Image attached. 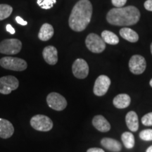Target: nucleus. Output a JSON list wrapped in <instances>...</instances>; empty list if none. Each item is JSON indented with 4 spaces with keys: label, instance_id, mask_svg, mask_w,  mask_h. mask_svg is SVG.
<instances>
[{
    "label": "nucleus",
    "instance_id": "19",
    "mask_svg": "<svg viewBox=\"0 0 152 152\" xmlns=\"http://www.w3.org/2000/svg\"><path fill=\"white\" fill-rule=\"evenodd\" d=\"M120 35L123 39L130 42H136L139 39V35L135 31L128 28H123L120 30Z\"/></svg>",
    "mask_w": 152,
    "mask_h": 152
},
{
    "label": "nucleus",
    "instance_id": "31",
    "mask_svg": "<svg viewBox=\"0 0 152 152\" xmlns=\"http://www.w3.org/2000/svg\"><path fill=\"white\" fill-rule=\"evenodd\" d=\"M146 152H152V145L147 148V149L146 150Z\"/></svg>",
    "mask_w": 152,
    "mask_h": 152
},
{
    "label": "nucleus",
    "instance_id": "15",
    "mask_svg": "<svg viewBox=\"0 0 152 152\" xmlns=\"http://www.w3.org/2000/svg\"><path fill=\"white\" fill-rule=\"evenodd\" d=\"M101 144L106 149L112 152H118L122 149L121 144L115 139L104 137L101 140Z\"/></svg>",
    "mask_w": 152,
    "mask_h": 152
},
{
    "label": "nucleus",
    "instance_id": "18",
    "mask_svg": "<svg viewBox=\"0 0 152 152\" xmlns=\"http://www.w3.org/2000/svg\"><path fill=\"white\" fill-rule=\"evenodd\" d=\"M54 28L52 25L49 23H44L40 28L38 37L42 41H47L51 39L54 35Z\"/></svg>",
    "mask_w": 152,
    "mask_h": 152
},
{
    "label": "nucleus",
    "instance_id": "1",
    "mask_svg": "<svg viewBox=\"0 0 152 152\" xmlns=\"http://www.w3.org/2000/svg\"><path fill=\"white\" fill-rule=\"evenodd\" d=\"M92 10V5L89 0H80L74 6L70 15V28L75 32L84 30L90 23Z\"/></svg>",
    "mask_w": 152,
    "mask_h": 152
},
{
    "label": "nucleus",
    "instance_id": "13",
    "mask_svg": "<svg viewBox=\"0 0 152 152\" xmlns=\"http://www.w3.org/2000/svg\"><path fill=\"white\" fill-rule=\"evenodd\" d=\"M92 125L96 130L102 132H109L111 130V125L103 115H98L93 118Z\"/></svg>",
    "mask_w": 152,
    "mask_h": 152
},
{
    "label": "nucleus",
    "instance_id": "14",
    "mask_svg": "<svg viewBox=\"0 0 152 152\" xmlns=\"http://www.w3.org/2000/svg\"><path fill=\"white\" fill-rule=\"evenodd\" d=\"M14 128L10 121L4 118H0V137L8 139L13 135Z\"/></svg>",
    "mask_w": 152,
    "mask_h": 152
},
{
    "label": "nucleus",
    "instance_id": "20",
    "mask_svg": "<svg viewBox=\"0 0 152 152\" xmlns=\"http://www.w3.org/2000/svg\"><path fill=\"white\" fill-rule=\"evenodd\" d=\"M102 38L104 42L111 45H115L119 42V39L115 33L109 30H104L102 33Z\"/></svg>",
    "mask_w": 152,
    "mask_h": 152
},
{
    "label": "nucleus",
    "instance_id": "25",
    "mask_svg": "<svg viewBox=\"0 0 152 152\" xmlns=\"http://www.w3.org/2000/svg\"><path fill=\"white\" fill-rule=\"evenodd\" d=\"M142 123L146 126H152V112L145 114L142 118Z\"/></svg>",
    "mask_w": 152,
    "mask_h": 152
},
{
    "label": "nucleus",
    "instance_id": "16",
    "mask_svg": "<svg viewBox=\"0 0 152 152\" xmlns=\"http://www.w3.org/2000/svg\"><path fill=\"white\" fill-rule=\"evenodd\" d=\"M131 103V98L127 94H120L114 97L113 104L114 106L117 109H126L130 106Z\"/></svg>",
    "mask_w": 152,
    "mask_h": 152
},
{
    "label": "nucleus",
    "instance_id": "28",
    "mask_svg": "<svg viewBox=\"0 0 152 152\" xmlns=\"http://www.w3.org/2000/svg\"><path fill=\"white\" fill-rule=\"evenodd\" d=\"M16 20L18 24L21 25V26H26V25L28 24V22L26 21V20H24L21 17H20V16H16Z\"/></svg>",
    "mask_w": 152,
    "mask_h": 152
},
{
    "label": "nucleus",
    "instance_id": "2",
    "mask_svg": "<svg viewBox=\"0 0 152 152\" xmlns=\"http://www.w3.org/2000/svg\"><path fill=\"white\" fill-rule=\"evenodd\" d=\"M140 18V11L133 6L112 9L106 15L109 23L119 26H132L139 21Z\"/></svg>",
    "mask_w": 152,
    "mask_h": 152
},
{
    "label": "nucleus",
    "instance_id": "26",
    "mask_svg": "<svg viewBox=\"0 0 152 152\" xmlns=\"http://www.w3.org/2000/svg\"><path fill=\"white\" fill-rule=\"evenodd\" d=\"M111 2L115 8H121L127 2V0H111Z\"/></svg>",
    "mask_w": 152,
    "mask_h": 152
},
{
    "label": "nucleus",
    "instance_id": "33",
    "mask_svg": "<svg viewBox=\"0 0 152 152\" xmlns=\"http://www.w3.org/2000/svg\"><path fill=\"white\" fill-rule=\"evenodd\" d=\"M151 54H152V43L151 44Z\"/></svg>",
    "mask_w": 152,
    "mask_h": 152
},
{
    "label": "nucleus",
    "instance_id": "5",
    "mask_svg": "<svg viewBox=\"0 0 152 152\" xmlns=\"http://www.w3.org/2000/svg\"><path fill=\"white\" fill-rule=\"evenodd\" d=\"M87 49L93 53H102L106 48V43L102 37L95 33H90L85 39Z\"/></svg>",
    "mask_w": 152,
    "mask_h": 152
},
{
    "label": "nucleus",
    "instance_id": "9",
    "mask_svg": "<svg viewBox=\"0 0 152 152\" xmlns=\"http://www.w3.org/2000/svg\"><path fill=\"white\" fill-rule=\"evenodd\" d=\"M147 67L145 58L140 55H134L129 61V68L131 73L134 75L143 73Z\"/></svg>",
    "mask_w": 152,
    "mask_h": 152
},
{
    "label": "nucleus",
    "instance_id": "21",
    "mask_svg": "<svg viewBox=\"0 0 152 152\" xmlns=\"http://www.w3.org/2000/svg\"><path fill=\"white\" fill-rule=\"evenodd\" d=\"M121 140H122L123 143L124 144L125 148L130 149L134 147V144H135V140H134V135L131 132H123L122 135H121Z\"/></svg>",
    "mask_w": 152,
    "mask_h": 152
},
{
    "label": "nucleus",
    "instance_id": "24",
    "mask_svg": "<svg viewBox=\"0 0 152 152\" xmlns=\"http://www.w3.org/2000/svg\"><path fill=\"white\" fill-rule=\"evenodd\" d=\"M140 137L143 141H152V129H146L141 131Z\"/></svg>",
    "mask_w": 152,
    "mask_h": 152
},
{
    "label": "nucleus",
    "instance_id": "7",
    "mask_svg": "<svg viewBox=\"0 0 152 152\" xmlns=\"http://www.w3.org/2000/svg\"><path fill=\"white\" fill-rule=\"evenodd\" d=\"M47 103L49 107L58 111L65 109L68 104L65 97L56 92H52L48 94L47 97Z\"/></svg>",
    "mask_w": 152,
    "mask_h": 152
},
{
    "label": "nucleus",
    "instance_id": "10",
    "mask_svg": "<svg viewBox=\"0 0 152 152\" xmlns=\"http://www.w3.org/2000/svg\"><path fill=\"white\" fill-rule=\"evenodd\" d=\"M111 85V80L108 76L102 75L96 78L94 83L93 92L96 96H102L106 94Z\"/></svg>",
    "mask_w": 152,
    "mask_h": 152
},
{
    "label": "nucleus",
    "instance_id": "8",
    "mask_svg": "<svg viewBox=\"0 0 152 152\" xmlns=\"http://www.w3.org/2000/svg\"><path fill=\"white\" fill-rule=\"evenodd\" d=\"M19 86L18 80L12 75L0 77V93L9 94L12 91L16 90Z\"/></svg>",
    "mask_w": 152,
    "mask_h": 152
},
{
    "label": "nucleus",
    "instance_id": "23",
    "mask_svg": "<svg viewBox=\"0 0 152 152\" xmlns=\"http://www.w3.org/2000/svg\"><path fill=\"white\" fill-rule=\"evenodd\" d=\"M37 3L42 9H50L56 3V0H37Z\"/></svg>",
    "mask_w": 152,
    "mask_h": 152
},
{
    "label": "nucleus",
    "instance_id": "27",
    "mask_svg": "<svg viewBox=\"0 0 152 152\" xmlns=\"http://www.w3.org/2000/svg\"><path fill=\"white\" fill-rule=\"evenodd\" d=\"M144 8L147 11H152V0H147L144 2Z\"/></svg>",
    "mask_w": 152,
    "mask_h": 152
},
{
    "label": "nucleus",
    "instance_id": "12",
    "mask_svg": "<svg viewBox=\"0 0 152 152\" xmlns=\"http://www.w3.org/2000/svg\"><path fill=\"white\" fill-rule=\"evenodd\" d=\"M44 59L49 65H55L58 61V52L54 46H47L43 49Z\"/></svg>",
    "mask_w": 152,
    "mask_h": 152
},
{
    "label": "nucleus",
    "instance_id": "3",
    "mask_svg": "<svg viewBox=\"0 0 152 152\" xmlns=\"http://www.w3.org/2000/svg\"><path fill=\"white\" fill-rule=\"evenodd\" d=\"M0 66L7 70L23 71L28 67L27 63L23 59L17 57L6 56L0 59Z\"/></svg>",
    "mask_w": 152,
    "mask_h": 152
},
{
    "label": "nucleus",
    "instance_id": "17",
    "mask_svg": "<svg viewBox=\"0 0 152 152\" xmlns=\"http://www.w3.org/2000/svg\"><path fill=\"white\" fill-rule=\"evenodd\" d=\"M125 123L129 130L132 132H136L139 129L138 115L134 111H130L125 116Z\"/></svg>",
    "mask_w": 152,
    "mask_h": 152
},
{
    "label": "nucleus",
    "instance_id": "32",
    "mask_svg": "<svg viewBox=\"0 0 152 152\" xmlns=\"http://www.w3.org/2000/svg\"><path fill=\"white\" fill-rule=\"evenodd\" d=\"M149 85H150V86L152 87V78L151 79V80H150V82H149Z\"/></svg>",
    "mask_w": 152,
    "mask_h": 152
},
{
    "label": "nucleus",
    "instance_id": "22",
    "mask_svg": "<svg viewBox=\"0 0 152 152\" xmlns=\"http://www.w3.org/2000/svg\"><path fill=\"white\" fill-rule=\"evenodd\" d=\"M13 8L8 4H0V20H4L11 16Z\"/></svg>",
    "mask_w": 152,
    "mask_h": 152
},
{
    "label": "nucleus",
    "instance_id": "30",
    "mask_svg": "<svg viewBox=\"0 0 152 152\" xmlns=\"http://www.w3.org/2000/svg\"><path fill=\"white\" fill-rule=\"evenodd\" d=\"M87 152H105L102 149H100V148H90L87 150Z\"/></svg>",
    "mask_w": 152,
    "mask_h": 152
},
{
    "label": "nucleus",
    "instance_id": "29",
    "mask_svg": "<svg viewBox=\"0 0 152 152\" xmlns=\"http://www.w3.org/2000/svg\"><path fill=\"white\" fill-rule=\"evenodd\" d=\"M6 29H7V32H9V33L12 34V35H14V34L16 33V31H15L14 28H13L10 24H7V26H6Z\"/></svg>",
    "mask_w": 152,
    "mask_h": 152
},
{
    "label": "nucleus",
    "instance_id": "6",
    "mask_svg": "<svg viewBox=\"0 0 152 152\" xmlns=\"http://www.w3.org/2000/svg\"><path fill=\"white\" fill-rule=\"evenodd\" d=\"M22 49V43L18 39H7L0 42V53L7 55L17 54Z\"/></svg>",
    "mask_w": 152,
    "mask_h": 152
},
{
    "label": "nucleus",
    "instance_id": "4",
    "mask_svg": "<svg viewBox=\"0 0 152 152\" xmlns=\"http://www.w3.org/2000/svg\"><path fill=\"white\" fill-rule=\"evenodd\" d=\"M30 125L35 130L48 132L53 128V122L50 118L45 115H36L30 120Z\"/></svg>",
    "mask_w": 152,
    "mask_h": 152
},
{
    "label": "nucleus",
    "instance_id": "11",
    "mask_svg": "<svg viewBox=\"0 0 152 152\" xmlns=\"http://www.w3.org/2000/svg\"><path fill=\"white\" fill-rule=\"evenodd\" d=\"M72 71L75 77L84 79L89 74V66L84 59L77 58L74 61L72 66Z\"/></svg>",
    "mask_w": 152,
    "mask_h": 152
}]
</instances>
